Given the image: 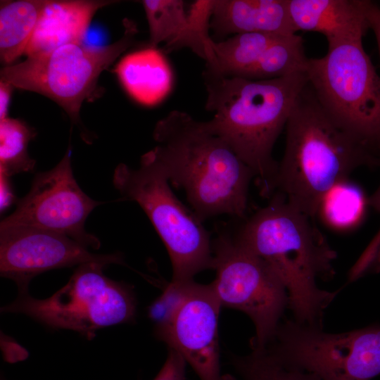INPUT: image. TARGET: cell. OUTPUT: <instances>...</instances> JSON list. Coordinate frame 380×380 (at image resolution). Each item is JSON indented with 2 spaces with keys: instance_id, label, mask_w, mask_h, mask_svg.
Segmentation results:
<instances>
[{
  "instance_id": "11",
  "label": "cell",
  "mask_w": 380,
  "mask_h": 380,
  "mask_svg": "<svg viewBox=\"0 0 380 380\" xmlns=\"http://www.w3.org/2000/svg\"><path fill=\"white\" fill-rule=\"evenodd\" d=\"M322 380H371L380 375V324L342 333L302 324H279L265 347Z\"/></svg>"
},
{
  "instance_id": "23",
  "label": "cell",
  "mask_w": 380,
  "mask_h": 380,
  "mask_svg": "<svg viewBox=\"0 0 380 380\" xmlns=\"http://www.w3.org/2000/svg\"><path fill=\"white\" fill-rule=\"evenodd\" d=\"M34 132L23 121L6 118L0 120V173L8 177L32 172L35 160L27 153Z\"/></svg>"
},
{
  "instance_id": "14",
  "label": "cell",
  "mask_w": 380,
  "mask_h": 380,
  "mask_svg": "<svg viewBox=\"0 0 380 380\" xmlns=\"http://www.w3.org/2000/svg\"><path fill=\"white\" fill-rule=\"evenodd\" d=\"M210 30L215 42L241 33L286 36L298 32L289 0H214Z\"/></svg>"
},
{
  "instance_id": "7",
  "label": "cell",
  "mask_w": 380,
  "mask_h": 380,
  "mask_svg": "<svg viewBox=\"0 0 380 380\" xmlns=\"http://www.w3.org/2000/svg\"><path fill=\"white\" fill-rule=\"evenodd\" d=\"M306 74L326 111L379 154L380 76L362 39L329 46L323 57L308 59Z\"/></svg>"
},
{
  "instance_id": "21",
  "label": "cell",
  "mask_w": 380,
  "mask_h": 380,
  "mask_svg": "<svg viewBox=\"0 0 380 380\" xmlns=\"http://www.w3.org/2000/svg\"><path fill=\"white\" fill-rule=\"evenodd\" d=\"M369 205L362 189L348 179L334 185L324 196L318 214L337 229L351 228L360 223Z\"/></svg>"
},
{
  "instance_id": "12",
  "label": "cell",
  "mask_w": 380,
  "mask_h": 380,
  "mask_svg": "<svg viewBox=\"0 0 380 380\" xmlns=\"http://www.w3.org/2000/svg\"><path fill=\"white\" fill-rule=\"evenodd\" d=\"M102 203L89 197L78 185L68 151L53 168L35 175L29 192L0 226L26 225L50 230L96 250L100 241L85 230L84 224L91 211Z\"/></svg>"
},
{
  "instance_id": "9",
  "label": "cell",
  "mask_w": 380,
  "mask_h": 380,
  "mask_svg": "<svg viewBox=\"0 0 380 380\" xmlns=\"http://www.w3.org/2000/svg\"><path fill=\"white\" fill-rule=\"evenodd\" d=\"M222 305L212 284L169 283L148 308L156 336L178 352L200 380H235L221 373L218 319Z\"/></svg>"
},
{
  "instance_id": "25",
  "label": "cell",
  "mask_w": 380,
  "mask_h": 380,
  "mask_svg": "<svg viewBox=\"0 0 380 380\" xmlns=\"http://www.w3.org/2000/svg\"><path fill=\"white\" fill-rule=\"evenodd\" d=\"M141 4L149 29L148 46L170 42L186 25L188 11L182 0H144Z\"/></svg>"
},
{
  "instance_id": "8",
  "label": "cell",
  "mask_w": 380,
  "mask_h": 380,
  "mask_svg": "<svg viewBox=\"0 0 380 380\" xmlns=\"http://www.w3.org/2000/svg\"><path fill=\"white\" fill-rule=\"evenodd\" d=\"M123 26L122 35L113 44L99 47L66 44L27 57L19 63L4 66L1 80L49 98L78 124L82 103L94 93L101 72L134 44L137 25L126 18Z\"/></svg>"
},
{
  "instance_id": "17",
  "label": "cell",
  "mask_w": 380,
  "mask_h": 380,
  "mask_svg": "<svg viewBox=\"0 0 380 380\" xmlns=\"http://www.w3.org/2000/svg\"><path fill=\"white\" fill-rule=\"evenodd\" d=\"M115 72L127 93L144 106L160 102L170 92L172 72L163 53L148 46L124 56Z\"/></svg>"
},
{
  "instance_id": "2",
  "label": "cell",
  "mask_w": 380,
  "mask_h": 380,
  "mask_svg": "<svg viewBox=\"0 0 380 380\" xmlns=\"http://www.w3.org/2000/svg\"><path fill=\"white\" fill-rule=\"evenodd\" d=\"M153 135L156 145L147 153L170 183L184 189L201 221L245 217L255 174L205 121L172 110L156 122Z\"/></svg>"
},
{
  "instance_id": "19",
  "label": "cell",
  "mask_w": 380,
  "mask_h": 380,
  "mask_svg": "<svg viewBox=\"0 0 380 380\" xmlns=\"http://www.w3.org/2000/svg\"><path fill=\"white\" fill-rule=\"evenodd\" d=\"M282 36L251 32L234 34L222 41L213 40V56L205 67L224 76L238 77Z\"/></svg>"
},
{
  "instance_id": "3",
  "label": "cell",
  "mask_w": 380,
  "mask_h": 380,
  "mask_svg": "<svg viewBox=\"0 0 380 380\" xmlns=\"http://www.w3.org/2000/svg\"><path fill=\"white\" fill-rule=\"evenodd\" d=\"M205 109L213 113L208 129L223 139L253 171L260 194L274 191L279 163L274 144L308 84L306 72L272 80L227 77L205 67Z\"/></svg>"
},
{
  "instance_id": "4",
  "label": "cell",
  "mask_w": 380,
  "mask_h": 380,
  "mask_svg": "<svg viewBox=\"0 0 380 380\" xmlns=\"http://www.w3.org/2000/svg\"><path fill=\"white\" fill-rule=\"evenodd\" d=\"M286 144L274 182L293 207L315 219L322 199L361 166H379L378 153L340 125L308 84L286 125Z\"/></svg>"
},
{
  "instance_id": "1",
  "label": "cell",
  "mask_w": 380,
  "mask_h": 380,
  "mask_svg": "<svg viewBox=\"0 0 380 380\" xmlns=\"http://www.w3.org/2000/svg\"><path fill=\"white\" fill-rule=\"evenodd\" d=\"M230 236L236 245L267 261L278 274L294 321L323 328L324 310L339 291L321 289L317 281L333 278L337 255L314 218L277 192Z\"/></svg>"
},
{
  "instance_id": "24",
  "label": "cell",
  "mask_w": 380,
  "mask_h": 380,
  "mask_svg": "<svg viewBox=\"0 0 380 380\" xmlns=\"http://www.w3.org/2000/svg\"><path fill=\"white\" fill-rule=\"evenodd\" d=\"M214 0H197L188 10L184 29L172 41L165 44L164 51L170 53L187 48L205 63L213 56V39L210 35V18Z\"/></svg>"
},
{
  "instance_id": "16",
  "label": "cell",
  "mask_w": 380,
  "mask_h": 380,
  "mask_svg": "<svg viewBox=\"0 0 380 380\" xmlns=\"http://www.w3.org/2000/svg\"><path fill=\"white\" fill-rule=\"evenodd\" d=\"M297 31L323 34L328 46L362 39L369 30L362 0H289Z\"/></svg>"
},
{
  "instance_id": "29",
  "label": "cell",
  "mask_w": 380,
  "mask_h": 380,
  "mask_svg": "<svg viewBox=\"0 0 380 380\" xmlns=\"http://www.w3.org/2000/svg\"><path fill=\"white\" fill-rule=\"evenodd\" d=\"M13 87L8 82L0 80V120L7 117Z\"/></svg>"
},
{
  "instance_id": "5",
  "label": "cell",
  "mask_w": 380,
  "mask_h": 380,
  "mask_svg": "<svg viewBox=\"0 0 380 380\" xmlns=\"http://www.w3.org/2000/svg\"><path fill=\"white\" fill-rule=\"evenodd\" d=\"M113 183L122 197L139 204L164 243L172 263V284L191 281L199 272L213 270L210 233L176 197L167 176L147 152L138 169L119 164Z\"/></svg>"
},
{
  "instance_id": "20",
  "label": "cell",
  "mask_w": 380,
  "mask_h": 380,
  "mask_svg": "<svg viewBox=\"0 0 380 380\" xmlns=\"http://www.w3.org/2000/svg\"><path fill=\"white\" fill-rule=\"evenodd\" d=\"M306 57L303 41L295 34L282 36L262 54L259 59L239 77L252 80H265L306 72Z\"/></svg>"
},
{
  "instance_id": "15",
  "label": "cell",
  "mask_w": 380,
  "mask_h": 380,
  "mask_svg": "<svg viewBox=\"0 0 380 380\" xmlns=\"http://www.w3.org/2000/svg\"><path fill=\"white\" fill-rule=\"evenodd\" d=\"M115 1L48 0L25 55L51 52L66 44H82L96 12Z\"/></svg>"
},
{
  "instance_id": "18",
  "label": "cell",
  "mask_w": 380,
  "mask_h": 380,
  "mask_svg": "<svg viewBox=\"0 0 380 380\" xmlns=\"http://www.w3.org/2000/svg\"><path fill=\"white\" fill-rule=\"evenodd\" d=\"M48 0L1 1L0 59L4 66L25 54Z\"/></svg>"
},
{
  "instance_id": "28",
  "label": "cell",
  "mask_w": 380,
  "mask_h": 380,
  "mask_svg": "<svg viewBox=\"0 0 380 380\" xmlns=\"http://www.w3.org/2000/svg\"><path fill=\"white\" fill-rule=\"evenodd\" d=\"M362 4L369 29H372L374 33L380 56V4L362 0Z\"/></svg>"
},
{
  "instance_id": "30",
  "label": "cell",
  "mask_w": 380,
  "mask_h": 380,
  "mask_svg": "<svg viewBox=\"0 0 380 380\" xmlns=\"http://www.w3.org/2000/svg\"><path fill=\"white\" fill-rule=\"evenodd\" d=\"M9 179L10 177L0 173L1 211L8 207L15 201V196Z\"/></svg>"
},
{
  "instance_id": "13",
  "label": "cell",
  "mask_w": 380,
  "mask_h": 380,
  "mask_svg": "<svg viewBox=\"0 0 380 380\" xmlns=\"http://www.w3.org/2000/svg\"><path fill=\"white\" fill-rule=\"evenodd\" d=\"M89 262L123 264L120 253L96 254L72 238L26 225L0 226V272L13 280L18 292L44 272Z\"/></svg>"
},
{
  "instance_id": "6",
  "label": "cell",
  "mask_w": 380,
  "mask_h": 380,
  "mask_svg": "<svg viewBox=\"0 0 380 380\" xmlns=\"http://www.w3.org/2000/svg\"><path fill=\"white\" fill-rule=\"evenodd\" d=\"M108 265L89 262L77 266L67 284L44 299L18 292L4 313L22 314L51 329H68L92 339L99 329L132 323L137 315L133 288L108 278Z\"/></svg>"
},
{
  "instance_id": "22",
  "label": "cell",
  "mask_w": 380,
  "mask_h": 380,
  "mask_svg": "<svg viewBox=\"0 0 380 380\" xmlns=\"http://www.w3.org/2000/svg\"><path fill=\"white\" fill-rule=\"evenodd\" d=\"M232 361L243 380H322L266 348L252 350L250 354L234 357Z\"/></svg>"
},
{
  "instance_id": "26",
  "label": "cell",
  "mask_w": 380,
  "mask_h": 380,
  "mask_svg": "<svg viewBox=\"0 0 380 380\" xmlns=\"http://www.w3.org/2000/svg\"><path fill=\"white\" fill-rule=\"evenodd\" d=\"M380 161V146L379 148ZM380 166V165H379ZM369 205L380 213V185L368 198ZM380 272V231L348 272V281H355L367 274Z\"/></svg>"
},
{
  "instance_id": "10",
  "label": "cell",
  "mask_w": 380,
  "mask_h": 380,
  "mask_svg": "<svg viewBox=\"0 0 380 380\" xmlns=\"http://www.w3.org/2000/svg\"><path fill=\"white\" fill-rule=\"evenodd\" d=\"M213 251L216 277L211 284L222 306L247 315L255 327L251 349L265 348L289 307L284 284L267 261L236 245L229 234L213 241Z\"/></svg>"
},
{
  "instance_id": "27",
  "label": "cell",
  "mask_w": 380,
  "mask_h": 380,
  "mask_svg": "<svg viewBox=\"0 0 380 380\" xmlns=\"http://www.w3.org/2000/svg\"><path fill=\"white\" fill-rule=\"evenodd\" d=\"M186 363L178 352L168 348L167 359L153 380H185Z\"/></svg>"
}]
</instances>
